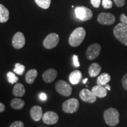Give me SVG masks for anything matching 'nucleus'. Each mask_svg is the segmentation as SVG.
Listing matches in <instances>:
<instances>
[{"instance_id": "c85d7f7f", "label": "nucleus", "mask_w": 127, "mask_h": 127, "mask_svg": "<svg viewBox=\"0 0 127 127\" xmlns=\"http://www.w3.org/2000/svg\"><path fill=\"white\" fill-rule=\"evenodd\" d=\"M122 84H123V86L124 88L127 91V74L123 77L122 79Z\"/></svg>"}, {"instance_id": "bb28decb", "label": "nucleus", "mask_w": 127, "mask_h": 127, "mask_svg": "<svg viewBox=\"0 0 127 127\" xmlns=\"http://www.w3.org/2000/svg\"><path fill=\"white\" fill-rule=\"evenodd\" d=\"M24 125L23 122L20 121H17L14 122L10 125L9 127H24Z\"/></svg>"}, {"instance_id": "39448f33", "label": "nucleus", "mask_w": 127, "mask_h": 127, "mask_svg": "<svg viewBox=\"0 0 127 127\" xmlns=\"http://www.w3.org/2000/svg\"><path fill=\"white\" fill-rule=\"evenodd\" d=\"M75 13L76 17L82 21H86L91 20L93 15V12L91 9L84 6L76 7Z\"/></svg>"}, {"instance_id": "7ed1b4c3", "label": "nucleus", "mask_w": 127, "mask_h": 127, "mask_svg": "<svg viewBox=\"0 0 127 127\" xmlns=\"http://www.w3.org/2000/svg\"><path fill=\"white\" fill-rule=\"evenodd\" d=\"M114 34L115 37L124 45L127 46V25L120 23L114 27Z\"/></svg>"}, {"instance_id": "72a5a7b5", "label": "nucleus", "mask_w": 127, "mask_h": 127, "mask_svg": "<svg viewBox=\"0 0 127 127\" xmlns=\"http://www.w3.org/2000/svg\"><path fill=\"white\" fill-rule=\"evenodd\" d=\"M5 109V107L4 104L0 102V112H4Z\"/></svg>"}, {"instance_id": "dca6fc26", "label": "nucleus", "mask_w": 127, "mask_h": 127, "mask_svg": "<svg viewBox=\"0 0 127 127\" xmlns=\"http://www.w3.org/2000/svg\"><path fill=\"white\" fill-rule=\"evenodd\" d=\"M101 69H102V68L98 63H93L89 66V75L91 77H96V76L99 75L101 71Z\"/></svg>"}, {"instance_id": "4468645a", "label": "nucleus", "mask_w": 127, "mask_h": 127, "mask_svg": "<svg viewBox=\"0 0 127 127\" xmlns=\"http://www.w3.org/2000/svg\"><path fill=\"white\" fill-rule=\"evenodd\" d=\"M30 115L33 120L35 121H39L43 116L42 108L38 105H35L32 107L30 110Z\"/></svg>"}, {"instance_id": "393cba45", "label": "nucleus", "mask_w": 127, "mask_h": 127, "mask_svg": "<svg viewBox=\"0 0 127 127\" xmlns=\"http://www.w3.org/2000/svg\"><path fill=\"white\" fill-rule=\"evenodd\" d=\"M7 76L8 81V82L10 84H13L17 82V81H18V78L15 75V74L14 72H11V71H9V72L7 73Z\"/></svg>"}, {"instance_id": "b1692460", "label": "nucleus", "mask_w": 127, "mask_h": 127, "mask_svg": "<svg viewBox=\"0 0 127 127\" xmlns=\"http://www.w3.org/2000/svg\"><path fill=\"white\" fill-rule=\"evenodd\" d=\"M25 69V67L24 65L21 64L20 63H17L15 64V68L14 69V72L19 75H23Z\"/></svg>"}, {"instance_id": "7c9ffc66", "label": "nucleus", "mask_w": 127, "mask_h": 127, "mask_svg": "<svg viewBox=\"0 0 127 127\" xmlns=\"http://www.w3.org/2000/svg\"><path fill=\"white\" fill-rule=\"evenodd\" d=\"M101 0H91V2L94 7L98 8L101 4Z\"/></svg>"}, {"instance_id": "f03ea898", "label": "nucleus", "mask_w": 127, "mask_h": 127, "mask_svg": "<svg viewBox=\"0 0 127 127\" xmlns=\"http://www.w3.org/2000/svg\"><path fill=\"white\" fill-rule=\"evenodd\" d=\"M120 113L114 108H110L104 111V118L107 124L110 127H115L120 123Z\"/></svg>"}, {"instance_id": "f257e3e1", "label": "nucleus", "mask_w": 127, "mask_h": 127, "mask_svg": "<svg viewBox=\"0 0 127 127\" xmlns=\"http://www.w3.org/2000/svg\"><path fill=\"white\" fill-rule=\"evenodd\" d=\"M86 35V32L84 28L78 27L72 31L69 37V43L71 46L76 47L81 45Z\"/></svg>"}, {"instance_id": "f704fd0d", "label": "nucleus", "mask_w": 127, "mask_h": 127, "mask_svg": "<svg viewBox=\"0 0 127 127\" xmlns=\"http://www.w3.org/2000/svg\"><path fill=\"white\" fill-rule=\"evenodd\" d=\"M105 88L107 89V90H108V91H110V90H111V87H110V86H109V85H107V84L105 85Z\"/></svg>"}, {"instance_id": "c756f323", "label": "nucleus", "mask_w": 127, "mask_h": 127, "mask_svg": "<svg viewBox=\"0 0 127 127\" xmlns=\"http://www.w3.org/2000/svg\"><path fill=\"white\" fill-rule=\"evenodd\" d=\"M73 62H74V65L75 67H79L80 66L79 63L78 61V56L77 55H74L73 56Z\"/></svg>"}, {"instance_id": "c9c22d12", "label": "nucleus", "mask_w": 127, "mask_h": 127, "mask_svg": "<svg viewBox=\"0 0 127 127\" xmlns=\"http://www.w3.org/2000/svg\"><path fill=\"white\" fill-rule=\"evenodd\" d=\"M88 78H85V79H83V81H82V83H83V84H86V82H87V81H88Z\"/></svg>"}, {"instance_id": "9d476101", "label": "nucleus", "mask_w": 127, "mask_h": 127, "mask_svg": "<svg viewBox=\"0 0 127 127\" xmlns=\"http://www.w3.org/2000/svg\"><path fill=\"white\" fill-rule=\"evenodd\" d=\"M25 44V38L24 34L21 32H18L14 35L12 39V44L14 48L21 49L24 47Z\"/></svg>"}, {"instance_id": "cd10ccee", "label": "nucleus", "mask_w": 127, "mask_h": 127, "mask_svg": "<svg viewBox=\"0 0 127 127\" xmlns=\"http://www.w3.org/2000/svg\"><path fill=\"white\" fill-rule=\"evenodd\" d=\"M116 5L118 7H122L124 6L125 4V0H114Z\"/></svg>"}, {"instance_id": "4be33fe9", "label": "nucleus", "mask_w": 127, "mask_h": 127, "mask_svg": "<svg viewBox=\"0 0 127 127\" xmlns=\"http://www.w3.org/2000/svg\"><path fill=\"white\" fill-rule=\"evenodd\" d=\"M25 102L19 98H14L11 101V107L14 109H21L24 107Z\"/></svg>"}, {"instance_id": "2eb2a0df", "label": "nucleus", "mask_w": 127, "mask_h": 127, "mask_svg": "<svg viewBox=\"0 0 127 127\" xmlns=\"http://www.w3.org/2000/svg\"><path fill=\"white\" fill-rule=\"evenodd\" d=\"M92 92L96 97L99 98H104L107 95V89L103 86L98 85L93 87L92 89Z\"/></svg>"}, {"instance_id": "6e6552de", "label": "nucleus", "mask_w": 127, "mask_h": 127, "mask_svg": "<svg viewBox=\"0 0 127 127\" xmlns=\"http://www.w3.org/2000/svg\"><path fill=\"white\" fill-rule=\"evenodd\" d=\"M101 50V47L99 44H91L87 48L86 51L87 58L89 60H93L99 56Z\"/></svg>"}, {"instance_id": "a211bd4d", "label": "nucleus", "mask_w": 127, "mask_h": 127, "mask_svg": "<svg viewBox=\"0 0 127 127\" xmlns=\"http://www.w3.org/2000/svg\"><path fill=\"white\" fill-rule=\"evenodd\" d=\"M12 93L14 96H17V97L23 96L25 93V87L22 84L17 83L14 87Z\"/></svg>"}, {"instance_id": "6ab92c4d", "label": "nucleus", "mask_w": 127, "mask_h": 127, "mask_svg": "<svg viewBox=\"0 0 127 127\" xmlns=\"http://www.w3.org/2000/svg\"><path fill=\"white\" fill-rule=\"evenodd\" d=\"M111 80V76L108 73H102L98 77L96 80L97 85L101 86H105Z\"/></svg>"}, {"instance_id": "0eeeda50", "label": "nucleus", "mask_w": 127, "mask_h": 127, "mask_svg": "<svg viewBox=\"0 0 127 127\" xmlns=\"http://www.w3.org/2000/svg\"><path fill=\"white\" fill-rule=\"evenodd\" d=\"M60 41L59 35L56 33H51L46 36L43 41V45L45 48L52 49L58 45Z\"/></svg>"}, {"instance_id": "412c9836", "label": "nucleus", "mask_w": 127, "mask_h": 127, "mask_svg": "<svg viewBox=\"0 0 127 127\" xmlns=\"http://www.w3.org/2000/svg\"><path fill=\"white\" fill-rule=\"evenodd\" d=\"M37 75L38 72L35 69H30L25 75V81L29 84H33Z\"/></svg>"}, {"instance_id": "9b49d317", "label": "nucleus", "mask_w": 127, "mask_h": 127, "mask_svg": "<svg viewBox=\"0 0 127 127\" xmlns=\"http://www.w3.org/2000/svg\"><path fill=\"white\" fill-rule=\"evenodd\" d=\"M79 97L84 102L88 103H94L96 100V96L92 91H90L88 89L82 90L79 93Z\"/></svg>"}, {"instance_id": "aec40b11", "label": "nucleus", "mask_w": 127, "mask_h": 127, "mask_svg": "<svg viewBox=\"0 0 127 127\" xmlns=\"http://www.w3.org/2000/svg\"><path fill=\"white\" fill-rule=\"evenodd\" d=\"M9 20V11L7 8L0 4V23H6Z\"/></svg>"}, {"instance_id": "f3484780", "label": "nucleus", "mask_w": 127, "mask_h": 127, "mask_svg": "<svg viewBox=\"0 0 127 127\" xmlns=\"http://www.w3.org/2000/svg\"><path fill=\"white\" fill-rule=\"evenodd\" d=\"M82 73L79 70H75L72 71V72L69 74V81L73 85L78 84L81 79L82 78Z\"/></svg>"}, {"instance_id": "5701e85b", "label": "nucleus", "mask_w": 127, "mask_h": 127, "mask_svg": "<svg viewBox=\"0 0 127 127\" xmlns=\"http://www.w3.org/2000/svg\"><path fill=\"white\" fill-rule=\"evenodd\" d=\"M35 1L39 7L43 9L48 8L51 2V0H35Z\"/></svg>"}, {"instance_id": "1a4fd4ad", "label": "nucleus", "mask_w": 127, "mask_h": 127, "mask_svg": "<svg viewBox=\"0 0 127 127\" xmlns=\"http://www.w3.org/2000/svg\"><path fill=\"white\" fill-rule=\"evenodd\" d=\"M115 17L111 13L102 12L98 17V22L102 25H110L115 21Z\"/></svg>"}, {"instance_id": "a878e982", "label": "nucleus", "mask_w": 127, "mask_h": 127, "mask_svg": "<svg viewBox=\"0 0 127 127\" xmlns=\"http://www.w3.org/2000/svg\"><path fill=\"white\" fill-rule=\"evenodd\" d=\"M102 4L103 7L105 9L111 8L112 7V2L111 0H102Z\"/></svg>"}, {"instance_id": "ddd939ff", "label": "nucleus", "mask_w": 127, "mask_h": 127, "mask_svg": "<svg viewBox=\"0 0 127 127\" xmlns=\"http://www.w3.org/2000/svg\"><path fill=\"white\" fill-rule=\"evenodd\" d=\"M57 74H58V72L57 70L51 68V69H47L44 72L42 75V78L44 81L47 83H51L55 80Z\"/></svg>"}, {"instance_id": "f8f14e48", "label": "nucleus", "mask_w": 127, "mask_h": 127, "mask_svg": "<svg viewBox=\"0 0 127 127\" xmlns=\"http://www.w3.org/2000/svg\"><path fill=\"white\" fill-rule=\"evenodd\" d=\"M42 121L47 125H53L58 121V115L53 111H47L42 116Z\"/></svg>"}, {"instance_id": "2f4dec72", "label": "nucleus", "mask_w": 127, "mask_h": 127, "mask_svg": "<svg viewBox=\"0 0 127 127\" xmlns=\"http://www.w3.org/2000/svg\"><path fill=\"white\" fill-rule=\"evenodd\" d=\"M120 21L121 23L125 24L127 25V17L124 14H122L120 16Z\"/></svg>"}, {"instance_id": "423d86ee", "label": "nucleus", "mask_w": 127, "mask_h": 127, "mask_svg": "<svg viewBox=\"0 0 127 127\" xmlns=\"http://www.w3.org/2000/svg\"><path fill=\"white\" fill-rule=\"evenodd\" d=\"M55 89L60 94L69 96L72 93V88L69 84L64 80H60L55 84Z\"/></svg>"}, {"instance_id": "20e7f679", "label": "nucleus", "mask_w": 127, "mask_h": 127, "mask_svg": "<svg viewBox=\"0 0 127 127\" xmlns=\"http://www.w3.org/2000/svg\"><path fill=\"white\" fill-rule=\"evenodd\" d=\"M79 107L78 100L72 98L66 100L63 104V110L66 113L72 114L77 112Z\"/></svg>"}, {"instance_id": "473e14b6", "label": "nucleus", "mask_w": 127, "mask_h": 127, "mask_svg": "<svg viewBox=\"0 0 127 127\" xmlns=\"http://www.w3.org/2000/svg\"><path fill=\"white\" fill-rule=\"evenodd\" d=\"M39 98H40V99L41 100L44 101V100L47 99V95H46L45 93H41L40 95H39Z\"/></svg>"}]
</instances>
